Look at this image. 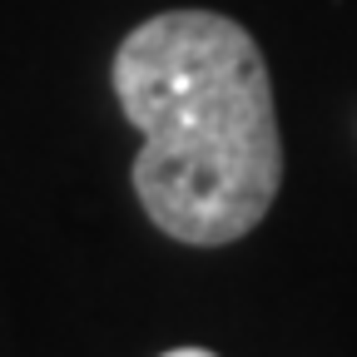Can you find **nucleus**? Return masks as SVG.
Returning <instances> with one entry per match:
<instances>
[{"label":"nucleus","instance_id":"nucleus-2","mask_svg":"<svg viewBox=\"0 0 357 357\" xmlns=\"http://www.w3.org/2000/svg\"><path fill=\"white\" fill-rule=\"evenodd\" d=\"M164 357H218V352H208V347H174V352H164Z\"/></svg>","mask_w":357,"mask_h":357},{"label":"nucleus","instance_id":"nucleus-1","mask_svg":"<svg viewBox=\"0 0 357 357\" xmlns=\"http://www.w3.org/2000/svg\"><path fill=\"white\" fill-rule=\"evenodd\" d=\"M109 79L139 129L129 178L154 229L194 248L258 229L283 184L258 40L218 10H164L124 35Z\"/></svg>","mask_w":357,"mask_h":357}]
</instances>
